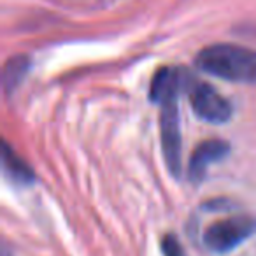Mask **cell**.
Returning a JSON list of instances; mask_svg holds the SVG:
<instances>
[{"instance_id":"30bf717a","label":"cell","mask_w":256,"mask_h":256,"mask_svg":"<svg viewBox=\"0 0 256 256\" xmlns=\"http://www.w3.org/2000/svg\"><path fill=\"white\" fill-rule=\"evenodd\" d=\"M2 256H11V254H9V249H8V246H4V251H2Z\"/></svg>"},{"instance_id":"6da1fadb","label":"cell","mask_w":256,"mask_h":256,"mask_svg":"<svg viewBox=\"0 0 256 256\" xmlns=\"http://www.w3.org/2000/svg\"><path fill=\"white\" fill-rule=\"evenodd\" d=\"M202 72L232 82L256 84V50L238 44H210L195 58Z\"/></svg>"},{"instance_id":"3957f363","label":"cell","mask_w":256,"mask_h":256,"mask_svg":"<svg viewBox=\"0 0 256 256\" xmlns=\"http://www.w3.org/2000/svg\"><path fill=\"white\" fill-rule=\"evenodd\" d=\"M160 134L167 168L176 178H179L181 174V128H179L178 98H170L162 104Z\"/></svg>"},{"instance_id":"8992f818","label":"cell","mask_w":256,"mask_h":256,"mask_svg":"<svg viewBox=\"0 0 256 256\" xmlns=\"http://www.w3.org/2000/svg\"><path fill=\"white\" fill-rule=\"evenodd\" d=\"M182 72L176 67H162L153 76L150 88V96L153 102L164 104L170 98H178L182 86Z\"/></svg>"},{"instance_id":"7a4b0ae2","label":"cell","mask_w":256,"mask_h":256,"mask_svg":"<svg viewBox=\"0 0 256 256\" xmlns=\"http://www.w3.org/2000/svg\"><path fill=\"white\" fill-rule=\"evenodd\" d=\"M256 232V218L248 214L230 216L224 220L214 221L204 232V246L216 254H224L232 251L244 240H248Z\"/></svg>"},{"instance_id":"ba28073f","label":"cell","mask_w":256,"mask_h":256,"mask_svg":"<svg viewBox=\"0 0 256 256\" xmlns=\"http://www.w3.org/2000/svg\"><path fill=\"white\" fill-rule=\"evenodd\" d=\"M2 164H4L6 174L14 182L30 184V182L34 181V172H32V168H30V165H26L25 162L12 151L8 142H4V148H2Z\"/></svg>"},{"instance_id":"52a82bcc","label":"cell","mask_w":256,"mask_h":256,"mask_svg":"<svg viewBox=\"0 0 256 256\" xmlns=\"http://www.w3.org/2000/svg\"><path fill=\"white\" fill-rule=\"evenodd\" d=\"M30 65H32V62L26 54H16L6 62L4 70H2V86H4L6 95H11L12 92L20 88L23 79L28 74Z\"/></svg>"},{"instance_id":"9c48e42d","label":"cell","mask_w":256,"mask_h":256,"mask_svg":"<svg viewBox=\"0 0 256 256\" xmlns=\"http://www.w3.org/2000/svg\"><path fill=\"white\" fill-rule=\"evenodd\" d=\"M162 252L164 256H186L184 248L174 234H167L162 238Z\"/></svg>"},{"instance_id":"5b68a950","label":"cell","mask_w":256,"mask_h":256,"mask_svg":"<svg viewBox=\"0 0 256 256\" xmlns=\"http://www.w3.org/2000/svg\"><path fill=\"white\" fill-rule=\"evenodd\" d=\"M228 151H230L228 142H224V140H221V139H209V140L200 142L198 146H196V150L193 151L192 158H190V164H188L190 181H192L193 184L202 181L207 168L212 164H216V162L223 160L228 154Z\"/></svg>"},{"instance_id":"277c9868","label":"cell","mask_w":256,"mask_h":256,"mask_svg":"<svg viewBox=\"0 0 256 256\" xmlns=\"http://www.w3.org/2000/svg\"><path fill=\"white\" fill-rule=\"evenodd\" d=\"M190 104L196 116L207 123H226L234 114L232 104L206 82H195L190 88Z\"/></svg>"}]
</instances>
